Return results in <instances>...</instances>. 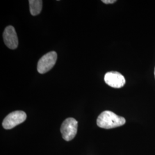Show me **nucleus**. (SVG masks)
I'll return each instance as SVG.
<instances>
[{"instance_id": "nucleus-7", "label": "nucleus", "mask_w": 155, "mask_h": 155, "mask_svg": "<svg viewBox=\"0 0 155 155\" xmlns=\"http://www.w3.org/2000/svg\"><path fill=\"white\" fill-rule=\"evenodd\" d=\"M29 9L32 16H37L40 13L43 6V1L41 0H30Z\"/></svg>"}, {"instance_id": "nucleus-9", "label": "nucleus", "mask_w": 155, "mask_h": 155, "mask_svg": "<svg viewBox=\"0 0 155 155\" xmlns=\"http://www.w3.org/2000/svg\"><path fill=\"white\" fill-rule=\"evenodd\" d=\"M154 74H155V71H154Z\"/></svg>"}, {"instance_id": "nucleus-3", "label": "nucleus", "mask_w": 155, "mask_h": 155, "mask_svg": "<svg viewBox=\"0 0 155 155\" xmlns=\"http://www.w3.org/2000/svg\"><path fill=\"white\" fill-rule=\"evenodd\" d=\"M27 119V114L23 111H15L9 114L2 122V127L5 129H11L21 124Z\"/></svg>"}, {"instance_id": "nucleus-4", "label": "nucleus", "mask_w": 155, "mask_h": 155, "mask_svg": "<svg viewBox=\"0 0 155 155\" xmlns=\"http://www.w3.org/2000/svg\"><path fill=\"white\" fill-rule=\"evenodd\" d=\"M57 60V54L51 51L43 56L38 63V71L40 74H45L49 71L55 64Z\"/></svg>"}, {"instance_id": "nucleus-6", "label": "nucleus", "mask_w": 155, "mask_h": 155, "mask_svg": "<svg viewBox=\"0 0 155 155\" xmlns=\"http://www.w3.org/2000/svg\"><path fill=\"white\" fill-rule=\"evenodd\" d=\"M4 41L6 45L10 49L15 50L17 48L18 41L15 29L11 25L6 27L3 33Z\"/></svg>"}, {"instance_id": "nucleus-5", "label": "nucleus", "mask_w": 155, "mask_h": 155, "mask_svg": "<svg viewBox=\"0 0 155 155\" xmlns=\"http://www.w3.org/2000/svg\"><path fill=\"white\" fill-rule=\"evenodd\" d=\"M104 80L107 85L116 89L121 88L126 82L124 77L120 72L117 71L107 72L105 75Z\"/></svg>"}, {"instance_id": "nucleus-1", "label": "nucleus", "mask_w": 155, "mask_h": 155, "mask_svg": "<svg viewBox=\"0 0 155 155\" xmlns=\"http://www.w3.org/2000/svg\"><path fill=\"white\" fill-rule=\"evenodd\" d=\"M126 122L125 119L119 116L111 111H104L101 113L97 120L99 127L104 129H112L124 125Z\"/></svg>"}, {"instance_id": "nucleus-2", "label": "nucleus", "mask_w": 155, "mask_h": 155, "mask_svg": "<svg viewBox=\"0 0 155 155\" xmlns=\"http://www.w3.org/2000/svg\"><path fill=\"white\" fill-rule=\"evenodd\" d=\"M78 121L74 118H68L61 124V132L64 140L69 141L75 137L77 133Z\"/></svg>"}, {"instance_id": "nucleus-8", "label": "nucleus", "mask_w": 155, "mask_h": 155, "mask_svg": "<svg viewBox=\"0 0 155 155\" xmlns=\"http://www.w3.org/2000/svg\"><path fill=\"white\" fill-rule=\"evenodd\" d=\"M104 4H113L116 2V0H102V1Z\"/></svg>"}]
</instances>
